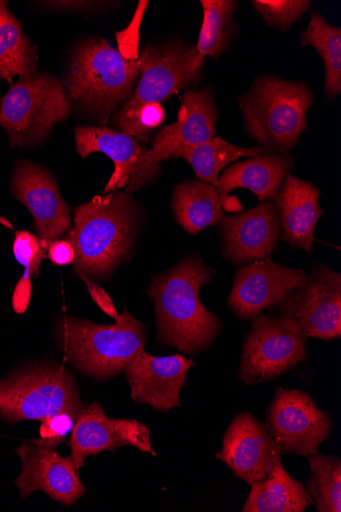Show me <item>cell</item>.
<instances>
[{
    "mask_svg": "<svg viewBox=\"0 0 341 512\" xmlns=\"http://www.w3.org/2000/svg\"><path fill=\"white\" fill-rule=\"evenodd\" d=\"M295 168V159L286 154L267 152L228 167L219 177L217 190L225 211L241 210L236 189L254 193L261 203L273 202L285 178Z\"/></svg>",
    "mask_w": 341,
    "mask_h": 512,
    "instance_id": "44dd1931",
    "label": "cell"
},
{
    "mask_svg": "<svg viewBox=\"0 0 341 512\" xmlns=\"http://www.w3.org/2000/svg\"><path fill=\"white\" fill-rule=\"evenodd\" d=\"M250 486L242 512H305L311 505L305 484L292 478L281 462L265 480Z\"/></svg>",
    "mask_w": 341,
    "mask_h": 512,
    "instance_id": "cb8c5ba5",
    "label": "cell"
},
{
    "mask_svg": "<svg viewBox=\"0 0 341 512\" xmlns=\"http://www.w3.org/2000/svg\"><path fill=\"white\" fill-rule=\"evenodd\" d=\"M194 365L192 359L180 354L157 357L141 351L124 370L132 400L162 413L181 407L180 393Z\"/></svg>",
    "mask_w": 341,
    "mask_h": 512,
    "instance_id": "ffe728a7",
    "label": "cell"
},
{
    "mask_svg": "<svg viewBox=\"0 0 341 512\" xmlns=\"http://www.w3.org/2000/svg\"><path fill=\"white\" fill-rule=\"evenodd\" d=\"M71 112L62 81L38 73L11 86L0 106V126L8 133L12 148H30L44 143L53 127L67 120Z\"/></svg>",
    "mask_w": 341,
    "mask_h": 512,
    "instance_id": "52a82bcc",
    "label": "cell"
},
{
    "mask_svg": "<svg viewBox=\"0 0 341 512\" xmlns=\"http://www.w3.org/2000/svg\"><path fill=\"white\" fill-rule=\"evenodd\" d=\"M75 141L82 158L103 153L113 161L115 170L104 194L125 189L132 195L158 177L146 164V154L150 149L141 146L128 134L108 127L79 126L75 128Z\"/></svg>",
    "mask_w": 341,
    "mask_h": 512,
    "instance_id": "9a60e30c",
    "label": "cell"
},
{
    "mask_svg": "<svg viewBox=\"0 0 341 512\" xmlns=\"http://www.w3.org/2000/svg\"><path fill=\"white\" fill-rule=\"evenodd\" d=\"M14 256L24 268L23 276L38 278L47 247L28 230L16 232L13 244Z\"/></svg>",
    "mask_w": 341,
    "mask_h": 512,
    "instance_id": "4dcf8cb0",
    "label": "cell"
},
{
    "mask_svg": "<svg viewBox=\"0 0 341 512\" xmlns=\"http://www.w3.org/2000/svg\"><path fill=\"white\" fill-rule=\"evenodd\" d=\"M138 74V60L124 58L107 39L94 37L71 53L65 83L70 99L105 124L113 111L130 99Z\"/></svg>",
    "mask_w": 341,
    "mask_h": 512,
    "instance_id": "5b68a950",
    "label": "cell"
},
{
    "mask_svg": "<svg viewBox=\"0 0 341 512\" xmlns=\"http://www.w3.org/2000/svg\"><path fill=\"white\" fill-rule=\"evenodd\" d=\"M165 120L166 111L161 104L145 105L121 128L120 132L134 137L139 143L146 144L152 133Z\"/></svg>",
    "mask_w": 341,
    "mask_h": 512,
    "instance_id": "1f68e13d",
    "label": "cell"
},
{
    "mask_svg": "<svg viewBox=\"0 0 341 512\" xmlns=\"http://www.w3.org/2000/svg\"><path fill=\"white\" fill-rule=\"evenodd\" d=\"M74 226L65 240L75 251L79 276L108 279L130 261L140 229V208L126 192L95 197L73 209Z\"/></svg>",
    "mask_w": 341,
    "mask_h": 512,
    "instance_id": "7a4b0ae2",
    "label": "cell"
},
{
    "mask_svg": "<svg viewBox=\"0 0 341 512\" xmlns=\"http://www.w3.org/2000/svg\"><path fill=\"white\" fill-rule=\"evenodd\" d=\"M252 5L268 26L283 32L312 7L309 0H254Z\"/></svg>",
    "mask_w": 341,
    "mask_h": 512,
    "instance_id": "f546056e",
    "label": "cell"
},
{
    "mask_svg": "<svg viewBox=\"0 0 341 512\" xmlns=\"http://www.w3.org/2000/svg\"><path fill=\"white\" fill-rule=\"evenodd\" d=\"M38 54L24 34L17 18L11 13L0 23V80L13 82L38 74Z\"/></svg>",
    "mask_w": 341,
    "mask_h": 512,
    "instance_id": "484cf974",
    "label": "cell"
},
{
    "mask_svg": "<svg viewBox=\"0 0 341 512\" xmlns=\"http://www.w3.org/2000/svg\"><path fill=\"white\" fill-rule=\"evenodd\" d=\"M42 6H47L48 9L53 8L54 10H62L66 11L67 8L69 11H88L90 8L97 6L100 3L93 2H48L41 3Z\"/></svg>",
    "mask_w": 341,
    "mask_h": 512,
    "instance_id": "8d00e7d4",
    "label": "cell"
},
{
    "mask_svg": "<svg viewBox=\"0 0 341 512\" xmlns=\"http://www.w3.org/2000/svg\"><path fill=\"white\" fill-rule=\"evenodd\" d=\"M311 474L306 491L319 512L341 511V461L336 455L315 454L308 457Z\"/></svg>",
    "mask_w": 341,
    "mask_h": 512,
    "instance_id": "f1b7e54d",
    "label": "cell"
},
{
    "mask_svg": "<svg viewBox=\"0 0 341 512\" xmlns=\"http://www.w3.org/2000/svg\"><path fill=\"white\" fill-rule=\"evenodd\" d=\"M218 119L212 88L186 92L177 121L162 128L154 137L153 148L146 154V164L159 176L163 161L175 159L176 154L183 148L212 141Z\"/></svg>",
    "mask_w": 341,
    "mask_h": 512,
    "instance_id": "e0dca14e",
    "label": "cell"
},
{
    "mask_svg": "<svg viewBox=\"0 0 341 512\" xmlns=\"http://www.w3.org/2000/svg\"><path fill=\"white\" fill-rule=\"evenodd\" d=\"M85 407L71 372L57 364H37L0 380V420L43 422L61 412L76 417Z\"/></svg>",
    "mask_w": 341,
    "mask_h": 512,
    "instance_id": "8992f818",
    "label": "cell"
},
{
    "mask_svg": "<svg viewBox=\"0 0 341 512\" xmlns=\"http://www.w3.org/2000/svg\"><path fill=\"white\" fill-rule=\"evenodd\" d=\"M282 454L309 457L332 432L329 412L319 409L306 392L278 387L264 423Z\"/></svg>",
    "mask_w": 341,
    "mask_h": 512,
    "instance_id": "30bf717a",
    "label": "cell"
},
{
    "mask_svg": "<svg viewBox=\"0 0 341 512\" xmlns=\"http://www.w3.org/2000/svg\"><path fill=\"white\" fill-rule=\"evenodd\" d=\"M277 311L294 318L308 339H340L341 274L327 264L316 263L306 284Z\"/></svg>",
    "mask_w": 341,
    "mask_h": 512,
    "instance_id": "7c38bea8",
    "label": "cell"
},
{
    "mask_svg": "<svg viewBox=\"0 0 341 512\" xmlns=\"http://www.w3.org/2000/svg\"><path fill=\"white\" fill-rule=\"evenodd\" d=\"M151 430L137 420L109 417L101 403L85 405L77 417L67 443L79 472L87 457L104 451L116 454L121 447L131 446L142 453L157 456L152 447Z\"/></svg>",
    "mask_w": 341,
    "mask_h": 512,
    "instance_id": "4fadbf2b",
    "label": "cell"
},
{
    "mask_svg": "<svg viewBox=\"0 0 341 512\" xmlns=\"http://www.w3.org/2000/svg\"><path fill=\"white\" fill-rule=\"evenodd\" d=\"M282 452L264 423L251 412L234 416L216 458L249 485L265 480L281 462Z\"/></svg>",
    "mask_w": 341,
    "mask_h": 512,
    "instance_id": "2e32d148",
    "label": "cell"
},
{
    "mask_svg": "<svg viewBox=\"0 0 341 512\" xmlns=\"http://www.w3.org/2000/svg\"><path fill=\"white\" fill-rule=\"evenodd\" d=\"M301 40L303 46H313L324 61L326 96L330 99L338 97L341 93V29L330 26L320 13L315 12Z\"/></svg>",
    "mask_w": 341,
    "mask_h": 512,
    "instance_id": "83f0119b",
    "label": "cell"
},
{
    "mask_svg": "<svg viewBox=\"0 0 341 512\" xmlns=\"http://www.w3.org/2000/svg\"><path fill=\"white\" fill-rule=\"evenodd\" d=\"M172 210L178 224L191 236L216 225L225 217L220 194L204 180H187L173 191Z\"/></svg>",
    "mask_w": 341,
    "mask_h": 512,
    "instance_id": "603a6c76",
    "label": "cell"
},
{
    "mask_svg": "<svg viewBox=\"0 0 341 512\" xmlns=\"http://www.w3.org/2000/svg\"><path fill=\"white\" fill-rule=\"evenodd\" d=\"M245 128L259 147L285 154L294 149L308 128L313 92L302 81L260 76L246 95L237 98Z\"/></svg>",
    "mask_w": 341,
    "mask_h": 512,
    "instance_id": "277c9868",
    "label": "cell"
},
{
    "mask_svg": "<svg viewBox=\"0 0 341 512\" xmlns=\"http://www.w3.org/2000/svg\"><path fill=\"white\" fill-rule=\"evenodd\" d=\"M138 62L140 79L136 89L114 116V125L119 130L141 107L161 104L196 81L201 72L194 46L181 42L149 45Z\"/></svg>",
    "mask_w": 341,
    "mask_h": 512,
    "instance_id": "9c48e42d",
    "label": "cell"
},
{
    "mask_svg": "<svg viewBox=\"0 0 341 512\" xmlns=\"http://www.w3.org/2000/svg\"><path fill=\"white\" fill-rule=\"evenodd\" d=\"M149 324L137 320L127 308L112 325L63 316L57 324L59 348L81 374L96 382L122 374L144 350Z\"/></svg>",
    "mask_w": 341,
    "mask_h": 512,
    "instance_id": "3957f363",
    "label": "cell"
},
{
    "mask_svg": "<svg viewBox=\"0 0 341 512\" xmlns=\"http://www.w3.org/2000/svg\"><path fill=\"white\" fill-rule=\"evenodd\" d=\"M307 341L294 318L259 315L242 342L238 380L247 386L277 380L307 360Z\"/></svg>",
    "mask_w": 341,
    "mask_h": 512,
    "instance_id": "ba28073f",
    "label": "cell"
},
{
    "mask_svg": "<svg viewBox=\"0 0 341 512\" xmlns=\"http://www.w3.org/2000/svg\"><path fill=\"white\" fill-rule=\"evenodd\" d=\"M77 417L70 412H61L45 418L40 426V439L29 442L45 448L57 449L67 443V436L72 432Z\"/></svg>",
    "mask_w": 341,
    "mask_h": 512,
    "instance_id": "d6a6232c",
    "label": "cell"
},
{
    "mask_svg": "<svg viewBox=\"0 0 341 512\" xmlns=\"http://www.w3.org/2000/svg\"><path fill=\"white\" fill-rule=\"evenodd\" d=\"M11 191L30 211L36 235L47 248L68 232L72 225L71 209L50 171L29 160H20L13 173Z\"/></svg>",
    "mask_w": 341,
    "mask_h": 512,
    "instance_id": "5bb4252c",
    "label": "cell"
},
{
    "mask_svg": "<svg viewBox=\"0 0 341 512\" xmlns=\"http://www.w3.org/2000/svg\"><path fill=\"white\" fill-rule=\"evenodd\" d=\"M213 268L198 255L184 257L167 271L154 274L145 289L154 303L157 341L189 355L210 349L222 332V321L200 300L201 289L211 283Z\"/></svg>",
    "mask_w": 341,
    "mask_h": 512,
    "instance_id": "6da1fadb",
    "label": "cell"
},
{
    "mask_svg": "<svg viewBox=\"0 0 341 512\" xmlns=\"http://www.w3.org/2000/svg\"><path fill=\"white\" fill-rule=\"evenodd\" d=\"M267 152L261 147H236L224 141L222 137L215 136L206 144L183 148L176 154L175 159H184L200 180L209 182L217 188L220 172L229 164L241 158H253Z\"/></svg>",
    "mask_w": 341,
    "mask_h": 512,
    "instance_id": "4316f807",
    "label": "cell"
},
{
    "mask_svg": "<svg viewBox=\"0 0 341 512\" xmlns=\"http://www.w3.org/2000/svg\"><path fill=\"white\" fill-rule=\"evenodd\" d=\"M10 14L9 3L0 0V23H2Z\"/></svg>",
    "mask_w": 341,
    "mask_h": 512,
    "instance_id": "74e56055",
    "label": "cell"
},
{
    "mask_svg": "<svg viewBox=\"0 0 341 512\" xmlns=\"http://www.w3.org/2000/svg\"><path fill=\"white\" fill-rule=\"evenodd\" d=\"M305 270L277 264L270 258L239 267L233 277L228 308L240 319L253 320L265 310L277 311L308 279Z\"/></svg>",
    "mask_w": 341,
    "mask_h": 512,
    "instance_id": "8fae6325",
    "label": "cell"
},
{
    "mask_svg": "<svg viewBox=\"0 0 341 512\" xmlns=\"http://www.w3.org/2000/svg\"><path fill=\"white\" fill-rule=\"evenodd\" d=\"M47 258L57 266H67L73 264L75 251L67 240H57L48 245Z\"/></svg>",
    "mask_w": 341,
    "mask_h": 512,
    "instance_id": "e575fe53",
    "label": "cell"
},
{
    "mask_svg": "<svg viewBox=\"0 0 341 512\" xmlns=\"http://www.w3.org/2000/svg\"><path fill=\"white\" fill-rule=\"evenodd\" d=\"M16 452L22 461V473L15 483L23 499L42 491L62 505L71 506L86 494L71 456H61L56 449L28 441Z\"/></svg>",
    "mask_w": 341,
    "mask_h": 512,
    "instance_id": "d6986e66",
    "label": "cell"
},
{
    "mask_svg": "<svg viewBox=\"0 0 341 512\" xmlns=\"http://www.w3.org/2000/svg\"><path fill=\"white\" fill-rule=\"evenodd\" d=\"M321 191L311 182L289 174L273 203L279 215L282 240L291 248L313 254L314 232L322 215Z\"/></svg>",
    "mask_w": 341,
    "mask_h": 512,
    "instance_id": "7402d4cb",
    "label": "cell"
},
{
    "mask_svg": "<svg viewBox=\"0 0 341 512\" xmlns=\"http://www.w3.org/2000/svg\"><path fill=\"white\" fill-rule=\"evenodd\" d=\"M222 256L234 266L269 259L281 235L278 211L273 202L225 216L219 226Z\"/></svg>",
    "mask_w": 341,
    "mask_h": 512,
    "instance_id": "ac0fdd59",
    "label": "cell"
},
{
    "mask_svg": "<svg viewBox=\"0 0 341 512\" xmlns=\"http://www.w3.org/2000/svg\"><path fill=\"white\" fill-rule=\"evenodd\" d=\"M32 295L31 278L24 277L20 279L13 294V307L16 313L24 314L29 306Z\"/></svg>",
    "mask_w": 341,
    "mask_h": 512,
    "instance_id": "d590c367",
    "label": "cell"
},
{
    "mask_svg": "<svg viewBox=\"0 0 341 512\" xmlns=\"http://www.w3.org/2000/svg\"><path fill=\"white\" fill-rule=\"evenodd\" d=\"M80 278L86 285L87 290L95 304L99 306L107 315L115 320H118L120 314L118 313L110 295L102 287L95 284L92 279H89L86 276H80Z\"/></svg>",
    "mask_w": 341,
    "mask_h": 512,
    "instance_id": "836d02e7",
    "label": "cell"
},
{
    "mask_svg": "<svg viewBox=\"0 0 341 512\" xmlns=\"http://www.w3.org/2000/svg\"><path fill=\"white\" fill-rule=\"evenodd\" d=\"M204 21L197 46V66L202 70L205 58L217 59L237 35L234 15L239 3L235 0H202Z\"/></svg>",
    "mask_w": 341,
    "mask_h": 512,
    "instance_id": "d4e9b609",
    "label": "cell"
}]
</instances>
